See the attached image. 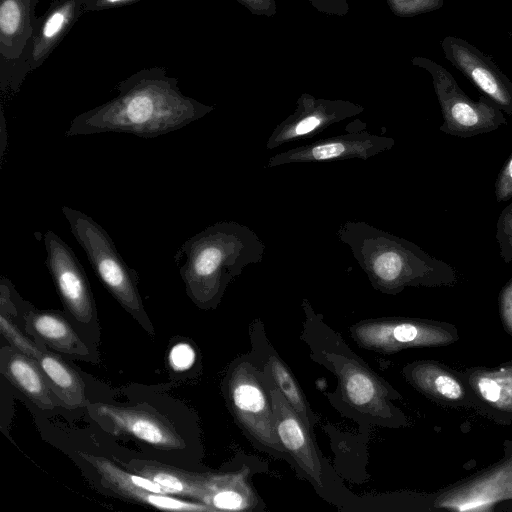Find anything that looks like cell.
I'll return each mask as SVG.
<instances>
[{"label": "cell", "mask_w": 512, "mask_h": 512, "mask_svg": "<svg viewBox=\"0 0 512 512\" xmlns=\"http://www.w3.org/2000/svg\"><path fill=\"white\" fill-rule=\"evenodd\" d=\"M178 82L165 68L141 69L117 84L118 94L113 99L77 115L65 136L124 132L155 138L181 129L212 110L184 95Z\"/></svg>", "instance_id": "6da1fadb"}, {"label": "cell", "mask_w": 512, "mask_h": 512, "mask_svg": "<svg viewBox=\"0 0 512 512\" xmlns=\"http://www.w3.org/2000/svg\"><path fill=\"white\" fill-rule=\"evenodd\" d=\"M337 238L349 247L371 285L388 294L411 285H433L455 280V269L417 244L362 220H347Z\"/></svg>", "instance_id": "7a4b0ae2"}, {"label": "cell", "mask_w": 512, "mask_h": 512, "mask_svg": "<svg viewBox=\"0 0 512 512\" xmlns=\"http://www.w3.org/2000/svg\"><path fill=\"white\" fill-rule=\"evenodd\" d=\"M265 249L256 232L238 222L206 227L181 246L180 275L187 294L201 308L215 306L232 279L262 261Z\"/></svg>", "instance_id": "3957f363"}, {"label": "cell", "mask_w": 512, "mask_h": 512, "mask_svg": "<svg viewBox=\"0 0 512 512\" xmlns=\"http://www.w3.org/2000/svg\"><path fill=\"white\" fill-rule=\"evenodd\" d=\"M62 211L101 283L127 312L153 333L137 288V274L126 265L109 234L81 211L67 206Z\"/></svg>", "instance_id": "277c9868"}, {"label": "cell", "mask_w": 512, "mask_h": 512, "mask_svg": "<svg viewBox=\"0 0 512 512\" xmlns=\"http://www.w3.org/2000/svg\"><path fill=\"white\" fill-rule=\"evenodd\" d=\"M227 394L236 420L250 437L276 457L289 456L277 435L272 399L263 371L249 360L238 362L229 374Z\"/></svg>", "instance_id": "5b68a950"}, {"label": "cell", "mask_w": 512, "mask_h": 512, "mask_svg": "<svg viewBox=\"0 0 512 512\" xmlns=\"http://www.w3.org/2000/svg\"><path fill=\"white\" fill-rule=\"evenodd\" d=\"M422 64L432 75L443 123L440 131L460 138H470L497 130L508 123L504 112L484 94L470 98L443 66L428 60Z\"/></svg>", "instance_id": "8992f818"}, {"label": "cell", "mask_w": 512, "mask_h": 512, "mask_svg": "<svg viewBox=\"0 0 512 512\" xmlns=\"http://www.w3.org/2000/svg\"><path fill=\"white\" fill-rule=\"evenodd\" d=\"M40 0H0V91L15 95L27 74Z\"/></svg>", "instance_id": "52a82bcc"}, {"label": "cell", "mask_w": 512, "mask_h": 512, "mask_svg": "<svg viewBox=\"0 0 512 512\" xmlns=\"http://www.w3.org/2000/svg\"><path fill=\"white\" fill-rule=\"evenodd\" d=\"M87 410L94 421L113 435L131 436L157 449L185 447L171 422L145 403L136 406L90 403Z\"/></svg>", "instance_id": "ba28073f"}, {"label": "cell", "mask_w": 512, "mask_h": 512, "mask_svg": "<svg viewBox=\"0 0 512 512\" xmlns=\"http://www.w3.org/2000/svg\"><path fill=\"white\" fill-rule=\"evenodd\" d=\"M394 145L395 140L391 137L354 130L277 153L268 159L266 167L348 159L367 160L392 149Z\"/></svg>", "instance_id": "9c48e42d"}, {"label": "cell", "mask_w": 512, "mask_h": 512, "mask_svg": "<svg viewBox=\"0 0 512 512\" xmlns=\"http://www.w3.org/2000/svg\"><path fill=\"white\" fill-rule=\"evenodd\" d=\"M46 264L60 298L81 323L94 316V302L84 269L73 250L53 231L44 234Z\"/></svg>", "instance_id": "30bf717a"}, {"label": "cell", "mask_w": 512, "mask_h": 512, "mask_svg": "<svg viewBox=\"0 0 512 512\" xmlns=\"http://www.w3.org/2000/svg\"><path fill=\"white\" fill-rule=\"evenodd\" d=\"M441 47L445 58L512 118V81L493 58L459 37L446 36Z\"/></svg>", "instance_id": "8fae6325"}, {"label": "cell", "mask_w": 512, "mask_h": 512, "mask_svg": "<svg viewBox=\"0 0 512 512\" xmlns=\"http://www.w3.org/2000/svg\"><path fill=\"white\" fill-rule=\"evenodd\" d=\"M263 373L271 395L276 431L281 444L304 476L316 488L322 489L324 470L311 437V428L305 424L268 375L264 371Z\"/></svg>", "instance_id": "7c38bea8"}, {"label": "cell", "mask_w": 512, "mask_h": 512, "mask_svg": "<svg viewBox=\"0 0 512 512\" xmlns=\"http://www.w3.org/2000/svg\"><path fill=\"white\" fill-rule=\"evenodd\" d=\"M323 354L331 363L348 404L364 414L384 418L387 390L381 379L355 359Z\"/></svg>", "instance_id": "4fadbf2b"}, {"label": "cell", "mask_w": 512, "mask_h": 512, "mask_svg": "<svg viewBox=\"0 0 512 512\" xmlns=\"http://www.w3.org/2000/svg\"><path fill=\"white\" fill-rule=\"evenodd\" d=\"M86 11V0H54L38 17L30 54L31 72L43 65Z\"/></svg>", "instance_id": "5bb4252c"}, {"label": "cell", "mask_w": 512, "mask_h": 512, "mask_svg": "<svg viewBox=\"0 0 512 512\" xmlns=\"http://www.w3.org/2000/svg\"><path fill=\"white\" fill-rule=\"evenodd\" d=\"M357 113V109L346 106L306 103L301 110L273 129L267 139L266 148L273 150L289 142L312 139L334 123Z\"/></svg>", "instance_id": "9a60e30c"}, {"label": "cell", "mask_w": 512, "mask_h": 512, "mask_svg": "<svg viewBox=\"0 0 512 512\" xmlns=\"http://www.w3.org/2000/svg\"><path fill=\"white\" fill-rule=\"evenodd\" d=\"M0 368L3 376L22 394L41 409H53L52 391L38 362L13 347H3L0 354Z\"/></svg>", "instance_id": "2e32d148"}, {"label": "cell", "mask_w": 512, "mask_h": 512, "mask_svg": "<svg viewBox=\"0 0 512 512\" xmlns=\"http://www.w3.org/2000/svg\"><path fill=\"white\" fill-rule=\"evenodd\" d=\"M131 471L161 485L168 494L189 497L203 503L209 473L182 470L156 461L133 459Z\"/></svg>", "instance_id": "e0dca14e"}, {"label": "cell", "mask_w": 512, "mask_h": 512, "mask_svg": "<svg viewBox=\"0 0 512 512\" xmlns=\"http://www.w3.org/2000/svg\"><path fill=\"white\" fill-rule=\"evenodd\" d=\"M203 504L211 511H243L252 509L257 499L244 473H209Z\"/></svg>", "instance_id": "ac0fdd59"}, {"label": "cell", "mask_w": 512, "mask_h": 512, "mask_svg": "<svg viewBox=\"0 0 512 512\" xmlns=\"http://www.w3.org/2000/svg\"><path fill=\"white\" fill-rule=\"evenodd\" d=\"M37 362L52 391L66 407H88L84 382L73 368L51 352H42Z\"/></svg>", "instance_id": "d6986e66"}, {"label": "cell", "mask_w": 512, "mask_h": 512, "mask_svg": "<svg viewBox=\"0 0 512 512\" xmlns=\"http://www.w3.org/2000/svg\"><path fill=\"white\" fill-rule=\"evenodd\" d=\"M27 324L54 350L73 355H87L88 348L65 318L53 311H31Z\"/></svg>", "instance_id": "ffe728a7"}, {"label": "cell", "mask_w": 512, "mask_h": 512, "mask_svg": "<svg viewBox=\"0 0 512 512\" xmlns=\"http://www.w3.org/2000/svg\"><path fill=\"white\" fill-rule=\"evenodd\" d=\"M262 370L268 375L305 424L312 428L317 422V417L285 363L277 354L271 352L267 356Z\"/></svg>", "instance_id": "44dd1931"}, {"label": "cell", "mask_w": 512, "mask_h": 512, "mask_svg": "<svg viewBox=\"0 0 512 512\" xmlns=\"http://www.w3.org/2000/svg\"><path fill=\"white\" fill-rule=\"evenodd\" d=\"M0 331L2 336L10 343L11 347L38 361L42 352L32 341L21 333L10 320L9 316L2 312L0 315Z\"/></svg>", "instance_id": "7402d4cb"}, {"label": "cell", "mask_w": 512, "mask_h": 512, "mask_svg": "<svg viewBox=\"0 0 512 512\" xmlns=\"http://www.w3.org/2000/svg\"><path fill=\"white\" fill-rule=\"evenodd\" d=\"M496 241L505 263L512 261V202L500 213L496 223Z\"/></svg>", "instance_id": "603a6c76"}, {"label": "cell", "mask_w": 512, "mask_h": 512, "mask_svg": "<svg viewBox=\"0 0 512 512\" xmlns=\"http://www.w3.org/2000/svg\"><path fill=\"white\" fill-rule=\"evenodd\" d=\"M495 198L498 203L512 199V154L502 166L494 186Z\"/></svg>", "instance_id": "cb8c5ba5"}, {"label": "cell", "mask_w": 512, "mask_h": 512, "mask_svg": "<svg viewBox=\"0 0 512 512\" xmlns=\"http://www.w3.org/2000/svg\"><path fill=\"white\" fill-rule=\"evenodd\" d=\"M195 360L194 349L187 343L175 345L169 355V361L173 369L183 371L190 368Z\"/></svg>", "instance_id": "d4e9b609"}, {"label": "cell", "mask_w": 512, "mask_h": 512, "mask_svg": "<svg viewBox=\"0 0 512 512\" xmlns=\"http://www.w3.org/2000/svg\"><path fill=\"white\" fill-rule=\"evenodd\" d=\"M435 387L441 395L451 400H456L462 395L460 384L447 375H439L435 379Z\"/></svg>", "instance_id": "484cf974"}, {"label": "cell", "mask_w": 512, "mask_h": 512, "mask_svg": "<svg viewBox=\"0 0 512 512\" xmlns=\"http://www.w3.org/2000/svg\"><path fill=\"white\" fill-rule=\"evenodd\" d=\"M140 1L142 0H86V11L95 12L122 8Z\"/></svg>", "instance_id": "4316f807"}, {"label": "cell", "mask_w": 512, "mask_h": 512, "mask_svg": "<svg viewBox=\"0 0 512 512\" xmlns=\"http://www.w3.org/2000/svg\"><path fill=\"white\" fill-rule=\"evenodd\" d=\"M479 390L482 396L492 402H495L500 397L499 385L490 378H481L479 381Z\"/></svg>", "instance_id": "83f0119b"}]
</instances>
